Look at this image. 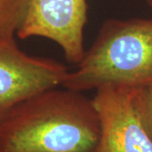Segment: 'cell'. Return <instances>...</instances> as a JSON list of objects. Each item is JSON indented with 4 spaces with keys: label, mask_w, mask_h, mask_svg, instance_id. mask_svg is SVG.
Listing matches in <instances>:
<instances>
[{
    "label": "cell",
    "mask_w": 152,
    "mask_h": 152,
    "mask_svg": "<svg viewBox=\"0 0 152 152\" xmlns=\"http://www.w3.org/2000/svg\"><path fill=\"white\" fill-rule=\"evenodd\" d=\"M27 0H0V42L15 39L21 26Z\"/></svg>",
    "instance_id": "6"
},
{
    "label": "cell",
    "mask_w": 152,
    "mask_h": 152,
    "mask_svg": "<svg viewBox=\"0 0 152 152\" xmlns=\"http://www.w3.org/2000/svg\"><path fill=\"white\" fill-rule=\"evenodd\" d=\"M152 85V19H111L62 86L73 91Z\"/></svg>",
    "instance_id": "2"
},
{
    "label": "cell",
    "mask_w": 152,
    "mask_h": 152,
    "mask_svg": "<svg viewBox=\"0 0 152 152\" xmlns=\"http://www.w3.org/2000/svg\"><path fill=\"white\" fill-rule=\"evenodd\" d=\"M147 2H148V4L152 8V0H147Z\"/></svg>",
    "instance_id": "8"
},
{
    "label": "cell",
    "mask_w": 152,
    "mask_h": 152,
    "mask_svg": "<svg viewBox=\"0 0 152 152\" xmlns=\"http://www.w3.org/2000/svg\"><path fill=\"white\" fill-rule=\"evenodd\" d=\"M99 134L92 99L55 87L11 113L0 128V152H93Z\"/></svg>",
    "instance_id": "1"
},
{
    "label": "cell",
    "mask_w": 152,
    "mask_h": 152,
    "mask_svg": "<svg viewBox=\"0 0 152 152\" xmlns=\"http://www.w3.org/2000/svg\"><path fill=\"white\" fill-rule=\"evenodd\" d=\"M87 14L86 0H27L17 37L48 38L62 48L66 59L77 65L86 52Z\"/></svg>",
    "instance_id": "4"
},
{
    "label": "cell",
    "mask_w": 152,
    "mask_h": 152,
    "mask_svg": "<svg viewBox=\"0 0 152 152\" xmlns=\"http://www.w3.org/2000/svg\"><path fill=\"white\" fill-rule=\"evenodd\" d=\"M68 73L66 66L56 60L27 54L15 39L0 42V128L22 102L62 86Z\"/></svg>",
    "instance_id": "3"
},
{
    "label": "cell",
    "mask_w": 152,
    "mask_h": 152,
    "mask_svg": "<svg viewBox=\"0 0 152 152\" xmlns=\"http://www.w3.org/2000/svg\"><path fill=\"white\" fill-rule=\"evenodd\" d=\"M133 104L143 128L152 140V85L134 90Z\"/></svg>",
    "instance_id": "7"
},
{
    "label": "cell",
    "mask_w": 152,
    "mask_h": 152,
    "mask_svg": "<svg viewBox=\"0 0 152 152\" xmlns=\"http://www.w3.org/2000/svg\"><path fill=\"white\" fill-rule=\"evenodd\" d=\"M134 90L103 86L92 101L100 134L93 152H152V140L143 128L133 104Z\"/></svg>",
    "instance_id": "5"
}]
</instances>
